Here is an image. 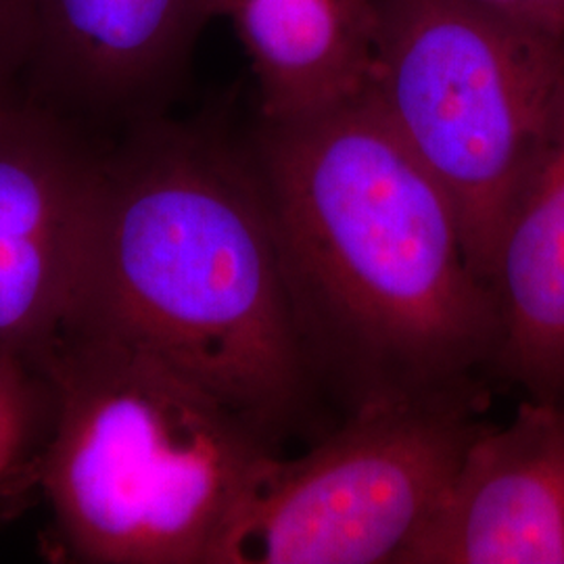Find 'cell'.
Returning a JSON list of instances; mask_svg holds the SVG:
<instances>
[{"mask_svg": "<svg viewBox=\"0 0 564 564\" xmlns=\"http://www.w3.org/2000/svg\"><path fill=\"white\" fill-rule=\"evenodd\" d=\"M44 356L57 414L39 484L69 556L212 564L251 473L279 445L128 343L69 328Z\"/></svg>", "mask_w": 564, "mask_h": 564, "instance_id": "3", "label": "cell"}, {"mask_svg": "<svg viewBox=\"0 0 564 564\" xmlns=\"http://www.w3.org/2000/svg\"><path fill=\"white\" fill-rule=\"evenodd\" d=\"M494 291L500 310L494 377L529 400L564 402V118L506 226Z\"/></svg>", "mask_w": 564, "mask_h": 564, "instance_id": "10", "label": "cell"}, {"mask_svg": "<svg viewBox=\"0 0 564 564\" xmlns=\"http://www.w3.org/2000/svg\"><path fill=\"white\" fill-rule=\"evenodd\" d=\"M247 142L316 384L349 412L484 395L500 347L496 291L444 186L368 93L260 120Z\"/></svg>", "mask_w": 564, "mask_h": 564, "instance_id": "1", "label": "cell"}, {"mask_svg": "<svg viewBox=\"0 0 564 564\" xmlns=\"http://www.w3.org/2000/svg\"><path fill=\"white\" fill-rule=\"evenodd\" d=\"M55 414L46 356L0 347V491L39 481Z\"/></svg>", "mask_w": 564, "mask_h": 564, "instance_id": "11", "label": "cell"}, {"mask_svg": "<svg viewBox=\"0 0 564 564\" xmlns=\"http://www.w3.org/2000/svg\"><path fill=\"white\" fill-rule=\"evenodd\" d=\"M366 93L444 186L494 286L506 226L563 123V36L458 0H383Z\"/></svg>", "mask_w": 564, "mask_h": 564, "instance_id": "4", "label": "cell"}, {"mask_svg": "<svg viewBox=\"0 0 564 564\" xmlns=\"http://www.w3.org/2000/svg\"><path fill=\"white\" fill-rule=\"evenodd\" d=\"M69 328L139 347L281 444L316 379L249 142L142 116L105 151Z\"/></svg>", "mask_w": 564, "mask_h": 564, "instance_id": "2", "label": "cell"}, {"mask_svg": "<svg viewBox=\"0 0 564 564\" xmlns=\"http://www.w3.org/2000/svg\"><path fill=\"white\" fill-rule=\"evenodd\" d=\"M102 158L57 105L0 101V347L44 354L74 323Z\"/></svg>", "mask_w": 564, "mask_h": 564, "instance_id": "6", "label": "cell"}, {"mask_svg": "<svg viewBox=\"0 0 564 564\" xmlns=\"http://www.w3.org/2000/svg\"><path fill=\"white\" fill-rule=\"evenodd\" d=\"M199 9L241 41L260 120L300 118L368 90L383 0H199Z\"/></svg>", "mask_w": 564, "mask_h": 564, "instance_id": "9", "label": "cell"}, {"mask_svg": "<svg viewBox=\"0 0 564 564\" xmlns=\"http://www.w3.org/2000/svg\"><path fill=\"white\" fill-rule=\"evenodd\" d=\"M484 395L377 403L297 458L263 456L212 564H400L484 429Z\"/></svg>", "mask_w": 564, "mask_h": 564, "instance_id": "5", "label": "cell"}, {"mask_svg": "<svg viewBox=\"0 0 564 564\" xmlns=\"http://www.w3.org/2000/svg\"><path fill=\"white\" fill-rule=\"evenodd\" d=\"M28 76L59 109L144 111L203 28L199 0H30Z\"/></svg>", "mask_w": 564, "mask_h": 564, "instance_id": "8", "label": "cell"}, {"mask_svg": "<svg viewBox=\"0 0 564 564\" xmlns=\"http://www.w3.org/2000/svg\"><path fill=\"white\" fill-rule=\"evenodd\" d=\"M400 564H564V402L484 424Z\"/></svg>", "mask_w": 564, "mask_h": 564, "instance_id": "7", "label": "cell"}, {"mask_svg": "<svg viewBox=\"0 0 564 564\" xmlns=\"http://www.w3.org/2000/svg\"><path fill=\"white\" fill-rule=\"evenodd\" d=\"M564 39V0H458Z\"/></svg>", "mask_w": 564, "mask_h": 564, "instance_id": "13", "label": "cell"}, {"mask_svg": "<svg viewBox=\"0 0 564 564\" xmlns=\"http://www.w3.org/2000/svg\"><path fill=\"white\" fill-rule=\"evenodd\" d=\"M32 48L30 0H0V101L18 95Z\"/></svg>", "mask_w": 564, "mask_h": 564, "instance_id": "12", "label": "cell"}]
</instances>
